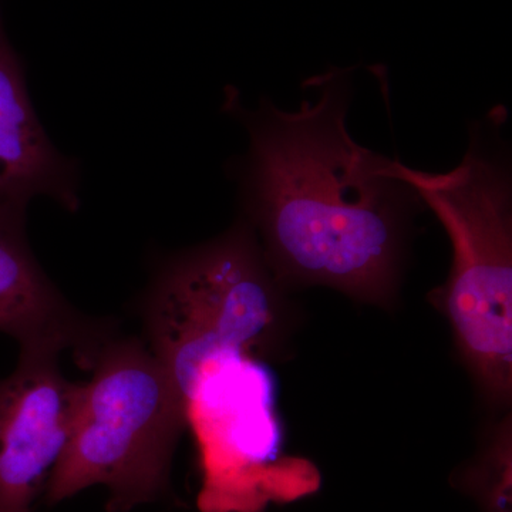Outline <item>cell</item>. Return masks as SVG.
Here are the masks:
<instances>
[{
	"label": "cell",
	"instance_id": "3957f363",
	"mask_svg": "<svg viewBox=\"0 0 512 512\" xmlns=\"http://www.w3.org/2000/svg\"><path fill=\"white\" fill-rule=\"evenodd\" d=\"M289 293L241 218L220 237L158 262L140 311L147 345L187 407L208 363L281 350L295 318Z\"/></svg>",
	"mask_w": 512,
	"mask_h": 512
},
{
	"label": "cell",
	"instance_id": "8992f818",
	"mask_svg": "<svg viewBox=\"0 0 512 512\" xmlns=\"http://www.w3.org/2000/svg\"><path fill=\"white\" fill-rule=\"evenodd\" d=\"M28 210L0 205V332L25 352L59 356L73 350L83 369H92L101 348L116 336L114 323L84 315L50 281L28 235Z\"/></svg>",
	"mask_w": 512,
	"mask_h": 512
},
{
	"label": "cell",
	"instance_id": "5b68a950",
	"mask_svg": "<svg viewBox=\"0 0 512 512\" xmlns=\"http://www.w3.org/2000/svg\"><path fill=\"white\" fill-rule=\"evenodd\" d=\"M57 355L20 350L0 379V512H30L72 433L83 383L70 382Z\"/></svg>",
	"mask_w": 512,
	"mask_h": 512
},
{
	"label": "cell",
	"instance_id": "277c9868",
	"mask_svg": "<svg viewBox=\"0 0 512 512\" xmlns=\"http://www.w3.org/2000/svg\"><path fill=\"white\" fill-rule=\"evenodd\" d=\"M90 370L69 441L43 493L46 504L92 485L109 488V512L163 500L187 404L150 346L134 336H114Z\"/></svg>",
	"mask_w": 512,
	"mask_h": 512
},
{
	"label": "cell",
	"instance_id": "6da1fadb",
	"mask_svg": "<svg viewBox=\"0 0 512 512\" xmlns=\"http://www.w3.org/2000/svg\"><path fill=\"white\" fill-rule=\"evenodd\" d=\"M352 73L333 67L309 77L308 97L293 111L268 99L251 109L238 89H225L222 110L248 134L232 165L239 218L289 291L322 286L393 309L426 207L393 160L350 134Z\"/></svg>",
	"mask_w": 512,
	"mask_h": 512
},
{
	"label": "cell",
	"instance_id": "52a82bcc",
	"mask_svg": "<svg viewBox=\"0 0 512 512\" xmlns=\"http://www.w3.org/2000/svg\"><path fill=\"white\" fill-rule=\"evenodd\" d=\"M80 171L57 150L30 100L25 70L0 20V205L28 210L46 197L63 210L80 208Z\"/></svg>",
	"mask_w": 512,
	"mask_h": 512
},
{
	"label": "cell",
	"instance_id": "7a4b0ae2",
	"mask_svg": "<svg viewBox=\"0 0 512 512\" xmlns=\"http://www.w3.org/2000/svg\"><path fill=\"white\" fill-rule=\"evenodd\" d=\"M504 107L470 127L460 164L430 173L393 160V171L446 229L453 256L447 281L430 293L446 316L461 363L498 416L512 403V178L501 138Z\"/></svg>",
	"mask_w": 512,
	"mask_h": 512
}]
</instances>
